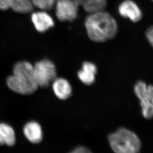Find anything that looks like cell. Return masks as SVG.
<instances>
[{"mask_svg":"<svg viewBox=\"0 0 153 153\" xmlns=\"http://www.w3.org/2000/svg\"><path fill=\"white\" fill-rule=\"evenodd\" d=\"M79 6H82L83 9L88 13L104 10L107 5V0H74Z\"/></svg>","mask_w":153,"mask_h":153,"instance_id":"13","label":"cell"},{"mask_svg":"<svg viewBox=\"0 0 153 153\" xmlns=\"http://www.w3.org/2000/svg\"><path fill=\"white\" fill-rule=\"evenodd\" d=\"M140 103L143 117L147 119L153 118V105L152 103L148 101L140 102Z\"/></svg>","mask_w":153,"mask_h":153,"instance_id":"16","label":"cell"},{"mask_svg":"<svg viewBox=\"0 0 153 153\" xmlns=\"http://www.w3.org/2000/svg\"><path fill=\"white\" fill-rule=\"evenodd\" d=\"M16 141V134L13 128L4 123H0V145L13 146Z\"/></svg>","mask_w":153,"mask_h":153,"instance_id":"12","label":"cell"},{"mask_svg":"<svg viewBox=\"0 0 153 153\" xmlns=\"http://www.w3.org/2000/svg\"><path fill=\"white\" fill-rule=\"evenodd\" d=\"M34 79L38 87L46 88L56 78V67L53 62L44 59L33 66Z\"/></svg>","mask_w":153,"mask_h":153,"instance_id":"4","label":"cell"},{"mask_svg":"<svg viewBox=\"0 0 153 153\" xmlns=\"http://www.w3.org/2000/svg\"><path fill=\"white\" fill-rule=\"evenodd\" d=\"M97 73V67L93 63L84 62L82 68L78 73V78L79 80L86 85H91L96 80Z\"/></svg>","mask_w":153,"mask_h":153,"instance_id":"9","label":"cell"},{"mask_svg":"<svg viewBox=\"0 0 153 153\" xmlns=\"http://www.w3.org/2000/svg\"><path fill=\"white\" fill-rule=\"evenodd\" d=\"M146 37L153 48V26H151L148 28L146 31Z\"/></svg>","mask_w":153,"mask_h":153,"instance_id":"17","label":"cell"},{"mask_svg":"<svg viewBox=\"0 0 153 153\" xmlns=\"http://www.w3.org/2000/svg\"><path fill=\"white\" fill-rule=\"evenodd\" d=\"M111 148L115 153H139L141 143L138 136L126 128H120L108 137Z\"/></svg>","mask_w":153,"mask_h":153,"instance_id":"3","label":"cell"},{"mask_svg":"<svg viewBox=\"0 0 153 153\" xmlns=\"http://www.w3.org/2000/svg\"><path fill=\"white\" fill-rule=\"evenodd\" d=\"M56 15L61 22H73L78 16L79 4L74 0H57Z\"/></svg>","mask_w":153,"mask_h":153,"instance_id":"5","label":"cell"},{"mask_svg":"<svg viewBox=\"0 0 153 153\" xmlns=\"http://www.w3.org/2000/svg\"><path fill=\"white\" fill-rule=\"evenodd\" d=\"M85 25L88 37L96 42L112 39L117 34L116 20L104 10L90 13L85 19Z\"/></svg>","mask_w":153,"mask_h":153,"instance_id":"1","label":"cell"},{"mask_svg":"<svg viewBox=\"0 0 153 153\" xmlns=\"http://www.w3.org/2000/svg\"><path fill=\"white\" fill-rule=\"evenodd\" d=\"M147 84L142 81H138L134 85V93L140 102L147 101Z\"/></svg>","mask_w":153,"mask_h":153,"instance_id":"14","label":"cell"},{"mask_svg":"<svg viewBox=\"0 0 153 153\" xmlns=\"http://www.w3.org/2000/svg\"><path fill=\"white\" fill-rule=\"evenodd\" d=\"M70 153H92L87 148L84 147H79L72 151Z\"/></svg>","mask_w":153,"mask_h":153,"instance_id":"19","label":"cell"},{"mask_svg":"<svg viewBox=\"0 0 153 153\" xmlns=\"http://www.w3.org/2000/svg\"><path fill=\"white\" fill-rule=\"evenodd\" d=\"M147 101L150 102L153 105V85H149L147 87Z\"/></svg>","mask_w":153,"mask_h":153,"instance_id":"18","label":"cell"},{"mask_svg":"<svg viewBox=\"0 0 153 153\" xmlns=\"http://www.w3.org/2000/svg\"><path fill=\"white\" fill-rule=\"evenodd\" d=\"M118 10L119 15L133 22H138L143 17L140 7L132 0H124L120 4Z\"/></svg>","mask_w":153,"mask_h":153,"instance_id":"6","label":"cell"},{"mask_svg":"<svg viewBox=\"0 0 153 153\" xmlns=\"http://www.w3.org/2000/svg\"><path fill=\"white\" fill-rule=\"evenodd\" d=\"M25 137L31 143H39L42 139V131L39 124L36 122H28L24 127Z\"/></svg>","mask_w":153,"mask_h":153,"instance_id":"11","label":"cell"},{"mask_svg":"<svg viewBox=\"0 0 153 153\" xmlns=\"http://www.w3.org/2000/svg\"><path fill=\"white\" fill-rule=\"evenodd\" d=\"M53 90L56 97L65 100L71 96L72 90L69 82L63 78H56L53 81Z\"/></svg>","mask_w":153,"mask_h":153,"instance_id":"10","label":"cell"},{"mask_svg":"<svg viewBox=\"0 0 153 153\" xmlns=\"http://www.w3.org/2000/svg\"><path fill=\"white\" fill-rule=\"evenodd\" d=\"M31 21L38 32L44 33L54 25L51 16L45 12H38L31 15Z\"/></svg>","mask_w":153,"mask_h":153,"instance_id":"8","label":"cell"},{"mask_svg":"<svg viewBox=\"0 0 153 153\" xmlns=\"http://www.w3.org/2000/svg\"><path fill=\"white\" fill-rule=\"evenodd\" d=\"M31 0H0V10L12 9L15 12L22 13L31 12L33 9Z\"/></svg>","mask_w":153,"mask_h":153,"instance_id":"7","label":"cell"},{"mask_svg":"<svg viewBox=\"0 0 153 153\" xmlns=\"http://www.w3.org/2000/svg\"><path fill=\"white\" fill-rule=\"evenodd\" d=\"M33 6L42 10H50L56 4L57 0H31Z\"/></svg>","mask_w":153,"mask_h":153,"instance_id":"15","label":"cell"},{"mask_svg":"<svg viewBox=\"0 0 153 153\" xmlns=\"http://www.w3.org/2000/svg\"><path fill=\"white\" fill-rule=\"evenodd\" d=\"M7 84L10 90L19 94H32L38 88L33 73V66L27 61L18 62L13 67V74L8 76Z\"/></svg>","mask_w":153,"mask_h":153,"instance_id":"2","label":"cell"}]
</instances>
